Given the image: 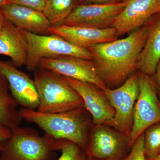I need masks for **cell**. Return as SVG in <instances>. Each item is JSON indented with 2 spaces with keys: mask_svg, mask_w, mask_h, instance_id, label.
<instances>
[{
  "mask_svg": "<svg viewBox=\"0 0 160 160\" xmlns=\"http://www.w3.org/2000/svg\"><path fill=\"white\" fill-rule=\"evenodd\" d=\"M148 32L145 24L131 32L127 37L87 48L91 52L99 75L107 88H118L137 70V60Z\"/></svg>",
  "mask_w": 160,
  "mask_h": 160,
  "instance_id": "1",
  "label": "cell"
},
{
  "mask_svg": "<svg viewBox=\"0 0 160 160\" xmlns=\"http://www.w3.org/2000/svg\"><path fill=\"white\" fill-rule=\"evenodd\" d=\"M20 112L23 120L37 125L49 137L70 141L86 151L92 118L85 107L58 113H46L23 108Z\"/></svg>",
  "mask_w": 160,
  "mask_h": 160,
  "instance_id": "2",
  "label": "cell"
},
{
  "mask_svg": "<svg viewBox=\"0 0 160 160\" xmlns=\"http://www.w3.org/2000/svg\"><path fill=\"white\" fill-rule=\"evenodd\" d=\"M33 80L39 100L38 111L58 113L84 107L81 96L57 72L38 67Z\"/></svg>",
  "mask_w": 160,
  "mask_h": 160,
  "instance_id": "3",
  "label": "cell"
},
{
  "mask_svg": "<svg viewBox=\"0 0 160 160\" xmlns=\"http://www.w3.org/2000/svg\"><path fill=\"white\" fill-rule=\"evenodd\" d=\"M0 152V160H50L59 151V140L40 135L31 127H15Z\"/></svg>",
  "mask_w": 160,
  "mask_h": 160,
  "instance_id": "4",
  "label": "cell"
},
{
  "mask_svg": "<svg viewBox=\"0 0 160 160\" xmlns=\"http://www.w3.org/2000/svg\"><path fill=\"white\" fill-rule=\"evenodd\" d=\"M21 31L27 42L26 66L29 71L34 72L38 68L40 62L43 58L71 56L92 59L89 49L74 46L57 35H40L25 30Z\"/></svg>",
  "mask_w": 160,
  "mask_h": 160,
  "instance_id": "5",
  "label": "cell"
},
{
  "mask_svg": "<svg viewBox=\"0 0 160 160\" xmlns=\"http://www.w3.org/2000/svg\"><path fill=\"white\" fill-rule=\"evenodd\" d=\"M131 149L129 137L106 124H93L86 150L88 160H123Z\"/></svg>",
  "mask_w": 160,
  "mask_h": 160,
  "instance_id": "6",
  "label": "cell"
},
{
  "mask_svg": "<svg viewBox=\"0 0 160 160\" xmlns=\"http://www.w3.org/2000/svg\"><path fill=\"white\" fill-rule=\"evenodd\" d=\"M139 72V71H138ZM139 93L133 109V123L129 136L130 148L146 129L160 122V100L151 77L139 72Z\"/></svg>",
  "mask_w": 160,
  "mask_h": 160,
  "instance_id": "7",
  "label": "cell"
},
{
  "mask_svg": "<svg viewBox=\"0 0 160 160\" xmlns=\"http://www.w3.org/2000/svg\"><path fill=\"white\" fill-rule=\"evenodd\" d=\"M103 91L115 112L110 126L129 137L133 126L135 104L139 93V72L132 73L118 88H107Z\"/></svg>",
  "mask_w": 160,
  "mask_h": 160,
  "instance_id": "8",
  "label": "cell"
},
{
  "mask_svg": "<svg viewBox=\"0 0 160 160\" xmlns=\"http://www.w3.org/2000/svg\"><path fill=\"white\" fill-rule=\"evenodd\" d=\"M129 2L123 0L107 4L77 5L62 25L98 29L111 27L115 18Z\"/></svg>",
  "mask_w": 160,
  "mask_h": 160,
  "instance_id": "9",
  "label": "cell"
},
{
  "mask_svg": "<svg viewBox=\"0 0 160 160\" xmlns=\"http://www.w3.org/2000/svg\"><path fill=\"white\" fill-rule=\"evenodd\" d=\"M38 67L54 71L65 77L92 83L102 90L107 88L92 60L63 56L42 59Z\"/></svg>",
  "mask_w": 160,
  "mask_h": 160,
  "instance_id": "10",
  "label": "cell"
},
{
  "mask_svg": "<svg viewBox=\"0 0 160 160\" xmlns=\"http://www.w3.org/2000/svg\"><path fill=\"white\" fill-rule=\"evenodd\" d=\"M18 68L11 61L0 60V73L7 80L12 97L22 108L37 110L39 100L34 80Z\"/></svg>",
  "mask_w": 160,
  "mask_h": 160,
  "instance_id": "11",
  "label": "cell"
},
{
  "mask_svg": "<svg viewBox=\"0 0 160 160\" xmlns=\"http://www.w3.org/2000/svg\"><path fill=\"white\" fill-rule=\"evenodd\" d=\"M64 77L82 98L84 107L91 115L92 124L110 126L115 112L103 90L92 83Z\"/></svg>",
  "mask_w": 160,
  "mask_h": 160,
  "instance_id": "12",
  "label": "cell"
},
{
  "mask_svg": "<svg viewBox=\"0 0 160 160\" xmlns=\"http://www.w3.org/2000/svg\"><path fill=\"white\" fill-rule=\"evenodd\" d=\"M160 12V0H129L115 18L111 27L115 29L118 37H120L144 26Z\"/></svg>",
  "mask_w": 160,
  "mask_h": 160,
  "instance_id": "13",
  "label": "cell"
},
{
  "mask_svg": "<svg viewBox=\"0 0 160 160\" xmlns=\"http://www.w3.org/2000/svg\"><path fill=\"white\" fill-rule=\"evenodd\" d=\"M49 32V34L59 36L74 46L86 49L96 44L115 41L118 38L115 29L112 27L98 29L61 25L52 26Z\"/></svg>",
  "mask_w": 160,
  "mask_h": 160,
  "instance_id": "14",
  "label": "cell"
},
{
  "mask_svg": "<svg viewBox=\"0 0 160 160\" xmlns=\"http://www.w3.org/2000/svg\"><path fill=\"white\" fill-rule=\"evenodd\" d=\"M0 12L5 19L21 30L35 34H49L52 25L43 12L14 4H5Z\"/></svg>",
  "mask_w": 160,
  "mask_h": 160,
  "instance_id": "15",
  "label": "cell"
},
{
  "mask_svg": "<svg viewBox=\"0 0 160 160\" xmlns=\"http://www.w3.org/2000/svg\"><path fill=\"white\" fill-rule=\"evenodd\" d=\"M146 24L148 35L138 56L136 69L152 77L160 61V12L153 15Z\"/></svg>",
  "mask_w": 160,
  "mask_h": 160,
  "instance_id": "16",
  "label": "cell"
},
{
  "mask_svg": "<svg viewBox=\"0 0 160 160\" xmlns=\"http://www.w3.org/2000/svg\"><path fill=\"white\" fill-rule=\"evenodd\" d=\"M27 44L21 29L5 19L0 31V55L11 59L18 68L26 66L27 60Z\"/></svg>",
  "mask_w": 160,
  "mask_h": 160,
  "instance_id": "17",
  "label": "cell"
},
{
  "mask_svg": "<svg viewBox=\"0 0 160 160\" xmlns=\"http://www.w3.org/2000/svg\"><path fill=\"white\" fill-rule=\"evenodd\" d=\"M7 80L0 73V122L10 129L20 126L22 118Z\"/></svg>",
  "mask_w": 160,
  "mask_h": 160,
  "instance_id": "18",
  "label": "cell"
},
{
  "mask_svg": "<svg viewBox=\"0 0 160 160\" xmlns=\"http://www.w3.org/2000/svg\"><path fill=\"white\" fill-rule=\"evenodd\" d=\"M76 6V0H46L43 12L52 26L62 25Z\"/></svg>",
  "mask_w": 160,
  "mask_h": 160,
  "instance_id": "19",
  "label": "cell"
},
{
  "mask_svg": "<svg viewBox=\"0 0 160 160\" xmlns=\"http://www.w3.org/2000/svg\"><path fill=\"white\" fill-rule=\"evenodd\" d=\"M144 134L146 158L153 160L160 155V122L148 127Z\"/></svg>",
  "mask_w": 160,
  "mask_h": 160,
  "instance_id": "20",
  "label": "cell"
},
{
  "mask_svg": "<svg viewBox=\"0 0 160 160\" xmlns=\"http://www.w3.org/2000/svg\"><path fill=\"white\" fill-rule=\"evenodd\" d=\"M61 154L56 160H88L86 151L75 143L66 140H59Z\"/></svg>",
  "mask_w": 160,
  "mask_h": 160,
  "instance_id": "21",
  "label": "cell"
},
{
  "mask_svg": "<svg viewBox=\"0 0 160 160\" xmlns=\"http://www.w3.org/2000/svg\"><path fill=\"white\" fill-rule=\"evenodd\" d=\"M130 149L129 154L124 160H146L144 150V132L137 138Z\"/></svg>",
  "mask_w": 160,
  "mask_h": 160,
  "instance_id": "22",
  "label": "cell"
},
{
  "mask_svg": "<svg viewBox=\"0 0 160 160\" xmlns=\"http://www.w3.org/2000/svg\"><path fill=\"white\" fill-rule=\"evenodd\" d=\"M46 2V0H6L5 4H14L43 12Z\"/></svg>",
  "mask_w": 160,
  "mask_h": 160,
  "instance_id": "23",
  "label": "cell"
},
{
  "mask_svg": "<svg viewBox=\"0 0 160 160\" xmlns=\"http://www.w3.org/2000/svg\"><path fill=\"white\" fill-rule=\"evenodd\" d=\"M11 129L0 122V142H6L11 137Z\"/></svg>",
  "mask_w": 160,
  "mask_h": 160,
  "instance_id": "24",
  "label": "cell"
},
{
  "mask_svg": "<svg viewBox=\"0 0 160 160\" xmlns=\"http://www.w3.org/2000/svg\"><path fill=\"white\" fill-rule=\"evenodd\" d=\"M151 78L154 82L155 85L157 89L159 97L160 98V61L157 66L155 72Z\"/></svg>",
  "mask_w": 160,
  "mask_h": 160,
  "instance_id": "25",
  "label": "cell"
},
{
  "mask_svg": "<svg viewBox=\"0 0 160 160\" xmlns=\"http://www.w3.org/2000/svg\"><path fill=\"white\" fill-rule=\"evenodd\" d=\"M118 2V0H76V5L81 4H107Z\"/></svg>",
  "mask_w": 160,
  "mask_h": 160,
  "instance_id": "26",
  "label": "cell"
},
{
  "mask_svg": "<svg viewBox=\"0 0 160 160\" xmlns=\"http://www.w3.org/2000/svg\"><path fill=\"white\" fill-rule=\"evenodd\" d=\"M5 19L3 16V15L0 12V31L2 29V26L3 22H4V20Z\"/></svg>",
  "mask_w": 160,
  "mask_h": 160,
  "instance_id": "27",
  "label": "cell"
},
{
  "mask_svg": "<svg viewBox=\"0 0 160 160\" xmlns=\"http://www.w3.org/2000/svg\"><path fill=\"white\" fill-rule=\"evenodd\" d=\"M6 0H0V9L5 4Z\"/></svg>",
  "mask_w": 160,
  "mask_h": 160,
  "instance_id": "28",
  "label": "cell"
},
{
  "mask_svg": "<svg viewBox=\"0 0 160 160\" xmlns=\"http://www.w3.org/2000/svg\"><path fill=\"white\" fill-rule=\"evenodd\" d=\"M6 142H0V152L2 151V149L3 147H4V145H5V143H6Z\"/></svg>",
  "mask_w": 160,
  "mask_h": 160,
  "instance_id": "29",
  "label": "cell"
},
{
  "mask_svg": "<svg viewBox=\"0 0 160 160\" xmlns=\"http://www.w3.org/2000/svg\"><path fill=\"white\" fill-rule=\"evenodd\" d=\"M152 160H160V155H159L156 158Z\"/></svg>",
  "mask_w": 160,
  "mask_h": 160,
  "instance_id": "30",
  "label": "cell"
},
{
  "mask_svg": "<svg viewBox=\"0 0 160 160\" xmlns=\"http://www.w3.org/2000/svg\"><path fill=\"white\" fill-rule=\"evenodd\" d=\"M123 1V0H118V2H121V1Z\"/></svg>",
  "mask_w": 160,
  "mask_h": 160,
  "instance_id": "31",
  "label": "cell"
},
{
  "mask_svg": "<svg viewBox=\"0 0 160 160\" xmlns=\"http://www.w3.org/2000/svg\"><path fill=\"white\" fill-rule=\"evenodd\" d=\"M146 160H150V159H146Z\"/></svg>",
  "mask_w": 160,
  "mask_h": 160,
  "instance_id": "32",
  "label": "cell"
},
{
  "mask_svg": "<svg viewBox=\"0 0 160 160\" xmlns=\"http://www.w3.org/2000/svg\"></svg>",
  "mask_w": 160,
  "mask_h": 160,
  "instance_id": "33",
  "label": "cell"
}]
</instances>
